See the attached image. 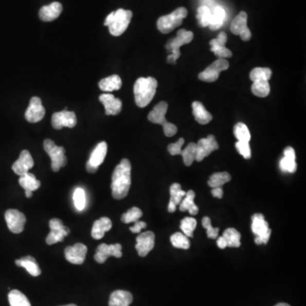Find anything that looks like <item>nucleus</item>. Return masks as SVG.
I'll use <instances>...</instances> for the list:
<instances>
[{"instance_id":"f257e3e1","label":"nucleus","mask_w":306,"mask_h":306,"mask_svg":"<svg viewBox=\"0 0 306 306\" xmlns=\"http://www.w3.org/2000/svg\"><path fill=\"white\" fill-rule=\"evenodd\" d=\"M131 186V164L122 159L116 167L112 177V194L113 199L121 200L127 196Z\"/></svg>"},{"instance_id":"f03ea898","label":"nucleus","mask_w":306,"mask_h":306,"mask_svg":"<svg viewBox=\"0 0 306 306\" xmlns=\"http://www.w3.org/2000/svg\"><path fill=\"white\" fill-rule=\"evenodd\" d=\"M157 88V81L152 77L138 79L134 86L136 105L140 108L149 105L154 97Z\"/></svg>"},{"instance_id":"7ed1b4c3","label":"nucleus","mask_w":306,"mask_h":306,"mask_svg":"<svg viewBox=\"0 0 306 306\" xmlns=\"http://www.w3.org/2000/svg\"><path fill=\"white\" fill-rule=\"evenodd\" d=\"M132 16V11L118 9L115 12H112L107 15L104 25L108 27L111 34L118 37L127 30Z\"/></svg>"},{"instance_id":"20e7f679","label":"nucleus","mask_w":306,"mask_h":306,"mask_svg":"<svg viewBox=\"0 0 306 306\" xmlns=\"http://www.w3.org/2000/svg\"><path fill=\"white\" fill-rule=\"evenodd\" d=\"M167 111H168V104L165 101H161L155 105L153 110L149 113L148 119L152 123L162 125L164 127V135H166L167 137H172L176 134L178 129L175 125L168 122L165 119Z\"/></svg>"},{"instance_id":"39448f33","label":"nucleus","mask_w":306,"mask_h":306,"mask_svg":"<svg viewBox=\"0 0 306 306\" xmlns=\"http://www.w3.org/2000/svg\"><path fill=\"white\" fill-rule=\"evenodd\" d=\"M186 8L179 7L174 10L171 14L164 15L157 20V29L164 34L172 32L177 27L182 24L184 19L187 16Z\"/></svg>"},{"instance_id":"423d86ee","label":"nucleus","mask_w":306,"mask_h":306,"mask_svg":"<svg viewBox=\"0 0 306 306\" xmlns=\"http://www.w3.org/2000/svg\"><path fill=\"white\" fill-rule=\"evenodd\" d=\"M192 40H193V33L191 31H186V29H181L178 31L176 37L168 42V44H166L167 50L171 52V54L169 55L167 58V61L169 63H176L177 60L181 57L179 48L184 44L191 43Z\"/></svg>"},{"instance_id":"0eeeda50","label":"nucleus","mask_w":306,"mask_h":306,"mask_svg":"<svg viewBox=\"0 0 306 306\" xmlns=\"http://www.w3.org/2000/svg\"><path fill=\"white\" fill-rule=\"evenodd\" d=\"M44 148L51 159V168L54 172L59 171L61 168L66 166L67 159L65 156V148L58 147L53 140H44Z\"/></svg>"},{"instance_id":"6e6552de","label":"nucleus","mask_w":306,"mask_h":306,"mask_svg":"<svg viewBox=\"0 0 306 306\" xmlns=\"http://www.w3.org/2000/svg\"><path fill=\"white\" fill-rule=\"evenodd\" d=\"M252 231L255 236V243L258 245L266 244L272 234V230L269 228V224L265 220L262 213H255L252 216Z\"/></svg>"},{"instance_id":"1a4fd4ad","label":"nucleus","mask_w":306,"mask_h":306,"mask_svg":"<svg viewBox=\"0 0 306 306\" xmlns=\"http://www.w3.org/2000/svg\"><path fill=\"white\" fill-rule=\"evenodd\" d=\"M229 62L223 58H219L217 61L208 66L204 71L199 74L200 80L204 82H215L219 79L221 71H225L229 68Z\"/></svg>"},{"instance_id":"9d476101","label":"nucleus","mask_w":306,"mask_h":306,"mask_svg":"<svg viewBox=\"0 0 306 306\" xmlns=\"http://www.w3.org/2000/svg\"><path fill=\"white\" fill-rule=\"evenodd\" d=\"M5 217L11 232L19 234L23 231L27 219L22 212L16 209H9L5 212Z\"/></svg>"},{"instance_id":"9b49d317","label":"nucleus","mask_w":306,"mask_h":306,"mask_svg":"<svg viewBox=\"0 0 306 306\" xmlns=\"http://www.w3.org/2000/svg\"><path fill=\"white\" fill-rule=\"evenodd\" d=\"M247 15L245 11L239 13L230 25V31L233 34L239 35L243 41H249L252 37L249 28L247 26Z\"/></svg>"},{"instance_id":"f8f14e48","label":"nucleus","mask_w":306,"mask_h":306,"mask_svg":"<svg viewBox=\"0 0 306 306\" xmlns=\"http://www.w3.org/2000/svg\"><path fill=\"white\" fill-rule=\"evenodd\" d=\"M109 256L116 258H121L122 256V245L119 243L116 244H105L101 243L99 245L95 255V260L96 262L103 264L107 260Z\"/></svg>"},{"instance_id":"ddd939ff","label":"nucleus","mask_w":306,"mask_h":306,"mask_svg":"<svg viewBox=\"0 0 306 306\" xmlns=\"http://www.w3.org/2000/svg\"><path fill=\"white\" fill-rule=\"evenodd\" d=\"M52 126L56 130H61L63 127L74 128L77 124L76 114L74 112L65 110L55 113L51 118Z\"/></svg>"},{"instance_id":"4468645a","label":"nucleus","mask_w":306,"mask_h":306,"mask_svg":"<svg viewBox=\"0 0 306 306\" xmlns=\"http://www.w3.org/2000/svg\"><path fill=\"white\" fill-rule=\"evenodd\" d=\"M218 148V143L213 135H208V137L199 140V142L196 143V161L201 162L211 152H214Z\"/></svg>"},{"instance_id":"2eb2a0df","label":"nucleus","mask_w":306,"mask_h":306,"mask_svg":"<svg viewBox=\"0 0 306 306\" xmlns=\"http://www.w3.org/2000/svg\"><path fill=\"white\" fill-rule=\"evenodd\" d=\"M44 115L45 109L42 105L41 99L37 96L32 97L25 113V118L27 122H38L44 118Z\"/></svg>"},{"instance_id":"dca6fc26","label":"nucleus","mask_w":306,"mask_h":306,"mask_svg":"<svg viewBox=\"0 0 306 306\" xmlns=\"http://www.w3.org/2000/svg\"><path fill=\"white\" fill-rule=\"evenodd\" d=\"M136 242L137 243L135 245V248L137 250L138 255L140 257H146L154 247V233L151 230L140 233L136 238Z\"/></svg>"},{"instance_id":"f3484780","label":"nucleus","mask_w":306,"mask_h":306,"mask_svg":"<svg viewBox=\"0 0 306 306\" xmlns=\"http://www.w3.org/2000/svg\"><path fill=\"white\" fill-rule=\"evenodd\" d=\"M88 248L83 243H77L71 247H66L65 257L68 262L74 265H82L85 260Z\"/></svg>"},{"instance_id":"a211bd4d","label":"nucleus","mask_w":306,"mask_h":306,"mask_svg":"<svg viewBox=\"0 0 306 306\" xmlns=\"http://www.w3.org/2000/svg\"><path fill=\"white\" fill-rule=\"evenodd\" d=\"M227 42V35L225 32H221L218 35V37L214 40H211L210 44L211 51L215 55L219 58H230L232 57V52L225 47V44Z\"/></svg>"},{"instance_id":"6ab92c4d","label":"nucleus","mask_w":306,"mask_h":306,"mask_svg":"<svg viewBox=\"0 0 306 306\" xmlns=\"http://www.w3.org/2000/svg\"><path fill=\"white\" fill-rule=\"evenodd\" d=\"M34 165V161L32 159V155L27 150H23L21 152L20 157L12 165L13 171L18 175H23L29 172Z\"/></svg>"},{"instance_id":"aec40b11","label":"nucleus","mask_w":306,"mask_h":306,"mask_svg":"<svg viewBox=\"0 0 306 306\" xmlns=\"http://www.w3.org/2000/svg\"><path fill=\"white\" fill-rule=\"evenodd\" d=\"M99 100L105 107V115H118L122 110V101L120 99L116 98L112 94H103Z\"/></svg>"},{"instance_id":"412c9836","label":"nucleus","mask_w":306,"mask_h":306,"mask_svg":"<svg viewBox=\"0 0 306 306\" xmlns=\"http://www.w3.org/2000/svg\"><path fill=\"white\" fill-rule=\"evenodd\" d=\"M62 5L61 3L54 2L49 5H45L40 9V18L43 22H52L59 17L62 12Z\"/></svg>"},{"instance_id":"4be33fe9","label":"nucleus","mask_w":306,"mask_h":306,"mask_svg":"<svg viewBox=\"0 0 306 306\" xmlns=\"http://www.w3.org/2000/svg\"><path fill=\"white\" fill-rule=\"evenodd\" d=\"M296 156L294 148L291 147H286L284 150V157L280 161V169L282 172L294 173L296 171Z\"/></svg>"},{"instance_id":"5701e85b","label":"nucleus","mask_w":306,"mask_h":306,"mask_svg":"<svg viewBox=\"0 0 306 306\" xmlns=\"http://www.w3.org/2000/svg\"><path fill=\"white\" fill-rule=\"evenodd\" d=\"M186 192L182 189V186L178 183H174L170 186V200H169L168 210L169 213H174L176 207L182 203Z\"/></svg>"},{"instance_id":"b1692460","label":"nucleus","mask_w":306,"mask_h":306,"mask_svg":"<svg viewBox=\"0 0 306 306\" xmlns=\"http://www.w3.org/2000/svg\"><path fill=\"white\" fill-rule=\"evenodd\" d=\"M113 227V223L110 219L107 217H102L98 221H95L92 230H91V235L92 238L96 240H100L104 237L105 233Z\"/></svg>"},{"instance_id":"393cba45","label":"nucleus","mask_w":306,"mask_h":306,"mask_svg":"<svg viewBox=\"0 0 306 306\" xmlns=\"http://www.w3.org/2000/svg\"><path fill=\"white\" fill-rule=\"evenodd\" d=\"M133 302L132 294L124 290H117L111 294L109 306H130Z\"/></svg>"},{"instance_id":"a878e982","label":"nucleus","mask_w":306,"mask_h":306,"mask_svg":"<svg viewBox=\"0 0 306 306\" xmlns=\"http://www.w3.org/2000/svg\"><path fill=\"white\" fill-rule=\"evenodd\" d=\"M106 153H107V144L105 141H101L94 149L87 163L99 169V166L104 162Z\"/></svg>"},{"instance_id":"bb28decb","label":"nucleus","mask_w":306,"mask_h":306,"mask_svg":"<svg viewBox=\"0 0 306 306\" xmlns=\"http://www.w3.org/2000/svg\"><path fill=\"white\" fill-rule=\"evenodd\" d=\"M192 113L196 122L200 124H207L213 118L211 113L206 110L204 105L199 101H194L192 103Z\"/></svg>"},{"instance_id":"cd10ccee","label":"nucleus","mask_w":306,"mask_h":306,"mask_svg":"<svg viewBox=\"0 0 306 306\" xmlns=\"http://www.w3.org/2000/svg\"><path fill=\"white\" fill-rule=\"evenodd\" d=\"M15 265L25 268L32 277H39L41 274V269L38 265L37 261L32 256H27L15 260Z\"/></svg>"},{"instance_id":"c85d7f7f","label":"nucleus","mask_w":306,"mask_h":306,"mask_svg":"<svg viewBox=\"0 0 306 306\" xmlns=\"http://www.w3.org/2000/svg\"><path fill=\"white\" fill-rule=\"evenodd\" d=\"M122 87V80L118 75H112L99 82V88L105 92L118 91Z\"/></svg>"},{"instance_id":"c756f323","label":"nucleus","mask_w":306,"mask_h":306,"mask_svg":"<svg viewBox=\"0 0 306 306\" xmlns=\"http://www.w3.org/2000/svg\"><path fill=\"white\" fill-rule=\"evenodd\" d=\"M196 194L192 190L187 191L186 196H184L182 199V203L179 204V210L189 211V213H191V215H196L199 213V208L194 203V199H195Z\"/></svg>"},{"instance_id":"7c9ffc66","label":"nucleus","mask_w":306,"mask_h":306,"mask_svg":"<svg viewBox=\"0 0 306 306\" xmlns=\"http://www.w3.org/2000/svg\"><path fill=\"white\" fill-rule=\"evenodd\" d=\"M19 184L25 191H31L32 192L37 191L38 189L41 186L40 181L36 179L34 174H31L29 172L20 177Z\"/></svg>"},{"instance_id":"2f4dec72","label":"nucleus","mask_w":306,"mask_h":306,"mask_svg":"<svg viewBox=\"0 0 306 306\" xmlns=\"http://www.w3.org/2000/svg\"><path fill=\"white\" fill-rule=\"evenodd\" d=\"M225 18V11L223 8L221 6H215L213 8V12H212V16H211L210 23L208 25V27L211 30L215 31L218 30L222 27Z\"/></svg>"},{"instance_id":"473e14b6","label":"nucleus","mask_w":306,"mask_h":306,"mask_svg":"<svg viewBox=\"0 0 306 306\" xmlns=\"http://www.w3.org/2000/svg\"><path fill=\"white\" fill-rule=\"evenodd\" d=\"M10 306H31V303L24 294L19 290H12L8 294Z\"/></svg>"},{"instance_id":"72a5a7b5","label":"nucleus","mask_w":306,"mask_h":306,"mask_svg":"<svg viewBox=\"0 0 306 306\" xmlns=\"http://www.w3.org/2000/svg\"><path fill=\"white\" fill-rule=\"evenodd\" d=\"M226 243L227 247H239L241 245V234L239 231L234 229V228H228L224 231L223 236Z\"/></svg>"},{"instance_id":"f704fd0d","label":"nucleus","mask_w":306,"mask_h":306,"mask_svg":"<svg viewBox=\"0 0 306 306\" xmlns=\"http://www.w3.org/2000/svg\"><path fill=\"white\" fill-rule=\"evenodd\" d=\"M231 179L230 174L227 172H220V173H215V174H212L209 181H208V186L212 187V188H215V187H221L224 186L225 183L230 182Z\"/></svg>"},{"instance_id":"c9c22d12","label":"nucleus","mask_w":306,"mask_h":306,"mask_svg":"<svg viewBox=\"0 0 306 306\" xmlns=\"http://www.w3.org/2000/svg\"><path fill=\"white\" fill-rule=\"evenodd\" d=\"M70 233L68 228L64 226L58 230H50L49 235L47 236L46 243L48 245L55 244L64 240V238Z\"/></svg>"},{"instance_id":"e433bc0d","label":"nucleus","mask_w":306,"mask_h":306,"mask_svg":"<svg viewBox=\"0 0 306 306\" xmlns=\"http://www.w3.org/2000/svg\"><path fill=\"white\" fill-rule=\"evenodd\" d=\"M252 92L258 97H266L271 91L269 81L265 80H258L253 83Z\"/></svg>"},{"instance_id":"4c0bfd02","label":"nucleus","mask_w":306,"mask_h":306,"mask_svg":"<svg viewBox=\"0 0 306 306\" xmlns=\"http://www.w3.org/2000/svg\"><path fill=\"white\" fill-rule=\"evenodd\" d=\"M272 71L271 69L267 67H256L251 71L249 77L253 82L258 81V80L269 81L272 78Z\"/></svg>"},{"instance_id":"58836bf2","label":"nucleus","mask_w":306,"mask_h":306,"mask_svg":"<svg viewBox=\"0 0 306 306\" xmlns=\"http://www.w3.org/2000/svg\"><path fill=\"white\" fill-rule=\"evenodd\" d=\"M183 157L184 164L186 166H191L196 160V143H190L186 147V149L182 151V154Z\"/></svg>"},{"instance_id":"ea45409f","label":"nucleus","mask_w":306,"mask_h":306,"mask_svg":"<svg viewBox=\"0 0 306 306\" xmlns=\"http://www.w3.org/2000/svg\"><path fill=\"white\" fill-rule=\"evenodd\" d=\"M234 135L236 138L238 139V141H246L249 142L251 139L249 130L247 127V125L243 122H238L234 127Z\"/></svg>"},{"instance_id":"a19ab883","label":"nucleus","mask_w":306,"mask_h":306,"mask_svg":"<svg viewBox=\"0 0 306 306\" xmlns=\"http://www.w3.org/2000/svg\"><path fill=\"white\" fill-rule=\"evenodd\" d=\"M170 241H171L172 245L177 248L188 249L191 246V243H190L188 238L183 233H174V235L171 236Z\"/></svg>"},{"instance_id":"79ce46f5","label":"nucleus","mask_w":306,"mask_h":306,"mask_svg":"<svg viewBox=\"0 0 306 306\" xmlns=\"http://www.w3.org/2000/svg\"><path fill=\"white\" fill-rule=\"evenodd\" d=\"M211 16H212V12L207 5H203L199 8L196 18L201 27H208V25L210 23Z\"/></svg>"},{"instance_id":"37998d69","label":"nucleus","mask_w":306,"mask_h":306,"mask_svg":"<svg viewBox=\"0 0 306 306\" xmlns=\"http://www.w3.org/2000/svg\"><path fill=\"white\" fill-rule=\"evenodd\" d=\"M142 214V211L140 210V208L134 207V208L129 209L126 213H123L121 220L125 224L132 223V222L135 223L136 221H140Z\"/></svg>"},{"instance_id":"c03bdc74","label":"nucleus","mask_w":306,"mask_h":306,"mask_svg":"<svg viewBox=\"0 0 306 306\" xmlns=\"http://www.w3.org/2000/svg\"><path fill=\"white\" fill-rule=\"evenodd\" d=\"M196 227V221L191 217H186L181 222V229L187 238L193 237V231Z\"/></svg>"},{"instance_id":"a18cd8bd","label":"nucleus","mask_w":306,"mask_h":306,"mask_svg":"<svg viewBox=\"0 0 306 306\" xmlns=\"http://www.w3.org/2000/svg\"><path fill=\"white\" fill-rule=\"evenodd\" d=\"M74 205L79 211H82L84 209L86 205V195L85 191L83 189L77 188L74 191Z\"/></svg>"},{"instance_id":"49530a36","label":"nucleus","mask_w":306,"mask_h":306,"mask_svg":"<svg viewBox=\"0 0 306 306\" xmlns=\"http://www.w3.org/2000/svg\"><path fill=\"white\" fill-rule=\"evenodd\" d=\"M203 226L207 230V235L211 239L218 238L219 228H213L211 225V220L208 217L203 219Z\"/></svg>"},{"instance_id":"de8ad7c7","label":"nucleus","mask_w":306,"mask_h":306,"mask_svg":"<svg viewBox=\"0 0 306 306\" xmlns=\"http://www.w3.org/2000/svg\"><path fill=\"white\" fill-rule=\"evenodd\" d=\"M236 148L246 159H249L251 157V148H250L249 143L246 141H238L236 143Z\"/></svg>"},{"instance_id":"09e8293b","label":"nucleus","mask_w":306,"mask_h":306,"mask_svg":"<svg viewBox=\"0 0 306 306\" xmlns=\"http://www.w3.org/2000/svg\"><path fill=\"white\" fill-rule=\"evenodd\" d=\"M184 143H185V140H184L183 138H181L177 142L169 145L168 151H169V154L172 155V156L182 154V146H183Z\"/></svg>"},{"instance_id":"8fccbe9b","label":"nucleus","mask_w":306,"mask_h":306,"mask_svg":"<svg viewBox=\"0 0 306 306\" xmlns=\"http://www.w3.org/2000/svg\"><path fill=\"white\" fill-rule=\"evenodd\" d=\"M147 227V223L144 221H138L135 222V225L132 227L130 228V230L132 231L133 233H140L142 229Z\"/></svg>"},{"instance_id":"3c124183","label":"nucleus","mask_w":306,"mask_h":306,"mask_svg":"<svg viewBox=\"0 0 306 306\" xmlns=\"http://www.w3.org/2000/svg\"><path fill=\"white\" fill-rule=\"evenodd\" d=\"M212 195L213 196H215L217 199H222V196H223V189L221 188V187H215V188H213L212 190Z\"/></svg>"},{"instance_id":"603ef678","label":"nucleus","mask_w":306,"mask_h":306,"mask_svg":"<svg viewBox=\"0 0 306 306\" xmlns=\"http://www.w3.org/2000/svg\"><path fill=\"white\" fill-rule=\"evenodd\" d=\"M217 245H218V247L221 248V249H224V248L227 247V243H226V241H225L223 237H221V238H219L217 239Z\"/></svg>"},{"instance_id":"864d4df0","label":"nucleus","mask_w":306,"mask_h":306,"mask_svg":"<svg viewBox=\"0 0 306 306\" xmlns=\"http://www.w3.org/2000/svg\"><path fill=\"white\" fill-rule=\"evenodd\" d=\"M25 194H26V196L30 199V197H32V191H25Z\"/></svg>"},{"instance_id":"5fc2aeb1","label":"nucleus","mask_w":306,"mask_h":306,"mask_svg":"<svg viewBox=\"0 0 306 306\" xmlns=\"http://www.w3.org/2000/svg\"><path fill=\"white\" fill-rule=\"evenodd\" d=\"M275 306H290L289 304H286V303H280V304H277V305Z\"/></svg>"},{"instance_id":"6e6d98bb","label":"nucleus","mask_w":306,"mask_h":306,"mask_svg":"<svg viewBox=\"0 0 306 306\" xmlns=\"http://www.w3.org/2000/svg\"><path fill=\"white\" fill-rule=\"evenodd\" d=\"M64 306H77L76 304H67V305H64Z\"/></svg>"}]
</instances>
